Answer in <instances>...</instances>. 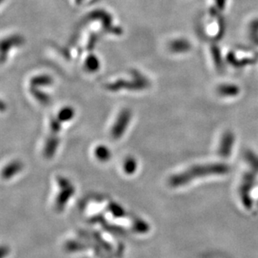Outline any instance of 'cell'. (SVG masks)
<instances>
[{
    "label": "cell",
    "mask_w": 258,
    "mask_h": 258,
    "mask_svg": "<svg viewBox=\"0 0 258 258\" xmlns=\"http://www.w3.org/2000/svg\"><path fill=\"white\" fill-rule=\"evenodd\" d=\"M59 187L61 189V192H59V194L57 197L56 201H55V208L57 211L61 212L64 210L67 202H69L70 197L74 195V187L73 185L70 183L69 180L60 177L58 179Z\"/></svg>",
    "instance_id": "obj_1"
},
{
    "label": "cell",
    "mask_w": 258,
    "mask_h": 258,
    "mask_svg": "<svg viewBox=\"0 0 258 258\" xmlns=\"http://www.w3.org/2000/svg\"><path fill=\"white\" fill-rule=\"evenodd\" d=\"M23 169V164L20 161H12L8 164V166H5L3 169V177L4 179H10L11 177L18 174V172Z\"/></svg>",
    "instance_id": "obj_2"
},
{
    "label": "cell",
    "mask_w": 258,
    "mask_h": 258,
    "mask_svg": "<svg viewBox=\"0 0 258 258\" xmlns=\"http://www.w3.org/2000/svg\"><path fill=\"white\" fill-rule=\"evenodd\" d=\"M95 156L99 161H107L110 160L111 153H110V150L106 148L105 146H100L95 150Z\"/></svg>",
    "instance_id": "obj_3"
},
{
    "label": "cell",
    "mask_w": 258,
    "mask_h": 258,
    "mask_svg": "<svg viewBox=\"0 0 258 258\" xmlns=\"http://www.w3.org/2000/svg\"><path fill=\"white\" fill-rule=\"evenodd\" d=\"M136 167H137L136 161L133 158H128L124 164V169H125V173H127V174L134 173L136 171Z\"/></svg>",
    "instance_id": "obj_4"
},
{
    "label": "cell",
    "mask_w": 258,
    "mask_h": 258,
    "mask_svg": "<svg viewBox=\"0 0 258 258\" xmlns=\"http://www.w3.org/2000/svg\"><path fill=\"white\" fill-rule=\"evenodd\" d=\"M110 210L115 217H124V215H125L124 213L125 212L123 211L122 208L118 207V205L115 204V203L110 205Z\"/></svg>",
    "instance_id": "obj_5"
}]
</instances>
